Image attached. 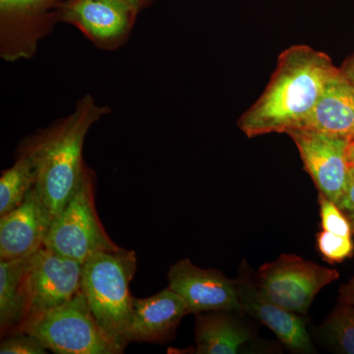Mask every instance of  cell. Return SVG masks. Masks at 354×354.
Instances as JSON below:
<instances>
[{
    "label": "cell",
    "mask_w": 354,
    "mask_h": 354,
    "mask_svg": "<svg viewBox=\"0 0 354 354\" xmlns=\"http://www.w3.org/2000/svg\"><path fill=\"white\" fill-rule=\"evenodd\" d=\"M337 67L322 51L290 46L278 58L270 83L257 102L239 118L249 138L297 129L315 106Z\"/></svg>",
    "instance_id": "1"
},
{
    "label": "cell",
    "mask_w": 354,
    "mask_h": 354,
    "mask_svg": "<svg viewBox=\"0 0 354 354\" xmlns=\"http://www.w3.org/2000/svg\"><path fill=\"white\" fill-rule=\"evenodd\" d=\"M111 111L92 94L84 95L68 115L37 130L20 144L34 160L35 187L53 218L62 211L80 183L87 165L83 149L88 131Z\"/></svg>",
    "instance_id": "2"
},
{
    "label": "cell",
    "mask_w": 354,
    "mask_h": 354,
    "mask_svg": "<svg viewBox=\"0 0 354 354\" xmlns=\"http://www.w3.org/2000/svg\"><path fill=\"white\" fill-rule=\"evenodd\" d=\"M137 270L134 251L116 247L100 251L83 263L82 291L106 337L124 351L133 299L129 286Z\"/></svg>",
    "instance_id": "3"
},
{
    "label": "cell",
    "mask_w": 354,
    "mask_h": 354,
    "mask_svg": "<svg viewBox=\"0 0 354 354\" xmlns=\"http://www.w3.org/2000/svg\"><path fill=\"white\" fill-rule=\"evenodd\" d=\"M95 176L86 165L77 186L62 211L51 221L44 247L83 263L100 251L118 247L102 227L95 206Z\"/></svg>",
    "instance_id": "4"
},
{
    "label": "cell",
    "mask_w": 354,
    "mask_h": 354,
    "mask_svg": "<svg viewBox=\"0 0 354 354\" xmlns=\"http://www.w3.org/2000/svg\"><path fill=\"white\" fill-rule=\"evenodd\" d=\"M24 332L55 353H122L95 321L82 290L64 304L32 317Z\"/></svg>",
    "instance_id": "5"
},
{
    "label": "cell",
    "mask_w": 354,
    "mask_h": 354,
    "mask_svg": "<svg viewBox=\"0 0 354 354\" xmlns=\"http://www.w3.org/2000/svg\"><path fill=\"white\" fill-rule=\"evenodd\" d=\"M337 270L291 254L266 263L254 277L260 292L288 311L304 316L319 291L339 279Z\"/></svg>",
    "instance_id": "6"
},
{
    "label": "cell",
    "mask_w": 354,
    "mask_h": 354,
    "mask_svg": "<svg viewBox=\"0 0 354 354\" xmlns=\"http://www.w3.org/2000/svg\"><path fill=\"white\" fill-rule=\"evenodd\" d=\"M139 13L120 0H57L59 23L73 26L104 51L120 50L128 43Z\"/></svg>",
    "instance_id": "7"
},
{
    "label": "cell",
    "mask_w": 354,
    "mask_h": 354,
    "mask_svg": "<svg viewBox=\"0 0 354 354\" xmlns=\"http://www.w3.org/2000/svg\"><path fill=\"white\" fill-rule=\"evenodd\" d=\"M58 23L57 0H0V57L30 59Z\"/></svg>",
    "instance_id": "8"
},
{
    "label": "cell",
    "mask_w": 354,
    "mask_h": 354,
    "mask_svg": "<svg viewBox=\"0 0 354 354\" xmlns=\"http://www.w3.org/2000/svg\"><path fill=\"white\" fill-rule=\"evenodd\" d=\"M286 134L297 145L319 193L339 205L348 185L349 138L309 129H293Z\"/></svg>",
    "instance_id": "9"
},
{
    "label": "cell",
    "mask_w": 354,
    "mask_h": 354,
    "mask_svg": "<svg viewBox=\"0 0 354 354\" xmlns=\"http://www.w3.org/2000/svg\"><path fill=\"white\" fill-rule=\"evenodd\" d=\"M82 270V263L58 255L46 247L32 254L28 268V320L64 304L80 292Z\"/></svg>",
    "instance_id": "10"
},
{
    "label": "cell",
    "mask_w": 354,
    "mask_h": 354,
    "mask_svg": "<svg viewBox=\"0 0 354 354\" xmlns=\"http://www.w3.org/2000/svg\"><path fill=\"white\" fill-rule=\"evenodd\" d=\"M169 286L183 298L189 314L230 310L242 312L236 279H228L218 270L201 269L189 259L169 268Z\"/></svg>",
    "instance_id": "11"
},
{
    "label": "cell",
    "mask_w": 354,
    "mask_h": 354,
    "mask_svg": "<svg viewBox=\"0 0 354 354\" xmlns=\"http://www.w3.org/2000/svg\"><path fill=\"white\" fill-rule=\"evenodd\" d=\"M236 283L242 312L269 328L291 353H315L301 315L288 311L265 297L256 286L252 272L245 263L242 265Z\"/></svg>",
    "instance_id": "12"
},
{
    "label": "cell",
    "mask_w": 354,
    "mask_h": 354,
    "mask_svg": "<svg viewBox=\"0 0 354 354\" xmlns=\"http://www.w3.org/2000/svg\"><path fill=\"white\" fill-rule=\"evenodd\" d=\"M36 187L17 208L0 216V261L29 257L44 247L53 221Z\"/></svg>",
    "instance_id": "13"
},
{
    "label": "cell",
    "mask_w": 354,
    "mask_h": 354,
    "mask_svg": "<svg viewBox=\"0 0 354 354\" xmlns=\"http://www.w3.org/2000/svg\"><path fill=\"white\" fill-rule=\"evenodd\" d=\"M188 314L189 310L183 298L169 288L153 297L134 298L127 330L128 344L169 339L181 319Z\"/></svg>",
    "instance_id": "14"
},
{
    "label": "cell",
    "mask_w": 354,
    "mask_h": 354,
    "mask_svg": "<svg viewBox=\"0 0 354 354\" xmlns=\"http://www.w3.org/2000/svg\"><path fill=\"white\" fill-rule=\"evenodd\" d=\"M297 129L354 136V86L342 69L330 75L315 106Z\"/></svg>",
    "instance_id": "15"
},
{
    "label": "cell",
    "mask_w": 354,
    "mask_h": 354,
    "mask_svg": "<svg viewBox=\"0 0 354 354\" xmlns=\"http://www.w3.org/2000/svg\"><path fill=\"white\" fill-rule=\"evenodd\" d=\"M237 311L216 310L196 314L195 353L236 354L253 342V333Z\"/></svg>",
    "instance_id": "16"
},
{
    "label": "cell",
    "mask_w": 354,
    "mask_h": 354,
    "mask_svg": "<svg viewBox=\"0 0 354 354\" xmlns=\"http://www.w3.org/2000/svg\"><path fill=\"white\" fill-rule=\"evenodd\" d=\"M31 256L21 259L0 261V329L2 337L24 332L29 317L28 268Z\"/></svg>",
    "instance_id": "17"
},
{
    "label": "cell",
    "mask_w": 354,
    "mask_h": 354,
    "mask_svg": "<svg viewBox=\"0 0 354 354\" xmlns=\"http://www.w3.org/2000/svg\"><path fill=\"white\" fill-rule=\"evenodd\" d=\"M37 181L34 160L19 146L12 167L4 169L0 176V216L17 208L24 201Z\"/></svg>",
    "instance_id": "18"
},
{
    "label": "cell",
    "mask_w": 354,
    "mask_h": 354,
    "mask_svg": "<svg viewBox=\"0 0 354 354\" xmlns=\"http://www.w3.org/2000/svg\"><path fill=\"white\" fill-rule=\"evenodd\" d=\"M324 341L335 351L354 354V306L339 301L321 328Z\"/></svg>",
    "instance_id": "19"
},
{
    "label": "cell",
    "mask_w": 354,
    "mask_h": 354,
    "mask_svg": "<svg viewBox=\"0 0 354 354\" xmlns=\"http://www.w3.org/2000/svg\"><path fill=\"white\" fill-rule=\"evenodd\" d=\"M317 247L324 259L330 264L341 263L353 255L351 236H342L326 230L317 234Z\"/></svg>",
    "instance_id": "20"
},
{
    "label": "cell",
    "mask_w": 354,
    "mask_h": 354,
    "mask_svg": "<svg viewBox=\"0 0 354 354\" xmlns=\"http://www.w3.org/2000/svg\"><path fill=\"white\" fill-rule=\"evenodd\" d=\"M318 200L323 230L342 236H351L353 228L351 223L337 205L324 196L322 193H319Z\"/></svg>",
    "instance_id": "21"
},
{
    "label": "cell",
    "mask_w": 354,
    "mask_h": 354,
    "mask_svg": "<svg viewBox=\"0 0 354 354\" xmlns=\"http://www.w3.org/2000/svg\"><path fill=\"white\" fill-rule=\"evenodd\" d=\"M46 351L43 342L26 332L6 335L0 344L1 354H44Z\"/></svg>",
    "instance_id": "22"
},
{
    "label": "cell",
    "mask_w": 354,
    "mask_h": 354,
    "mask_svg": "<svg viewBox=\"0 0 354 354\" xmlns=\"http://www.w3.org/2000/svg\"><path fill=\"white\" fill-rule=\"evenodd\" d=\"M337 207L348 218L354 234V167H349L348 189Z\"/></svg>",
    "instance_id": "23"
},
{
    "label": "cell",
    "mask_w": 354,
    "mask_h": 354,
    "mask_svg": "<svg viewBox=\"0 0 354 354\" xmlns=\"http://www.w3.org/2000/svg\"><path fill=\"white\" fill-rule=\"evenodd\" d=\"M341 301L353 305L354 306V277L351 279L348 285L342 286Z\"/></svg>",
    "instance_id": "24"
},
{
    "label": "cell",
    "mask_w": 354,
    "mask_h": 354,
    "mask_svg": "<svg viewBox=\"0 0 354 354\" xmlns=\"http://www.w3.org/2000/svg\"><path fill=\"white\" fill-rule=\"evenodd\" d=\"M120 1L129 4L130 6L134 7L136 10L141 12V11L145 10V9L152 6L155 0H120Z\"/></svg>",
    "instance_id": "25"
},
{
    "label": "cell",
    "mask_w": 354,
    "mask_h": 354,
    "mask_svg": "<svg viewBox=\"0 0 354 354\" xmlns=\"http://www.w3.org/2000/svg\"><path fill=\"white\" fill-rule=\"evenodd\" d=\"M348 160L349 167H354V136L348 139Z\"/></svg>",
    "instance_id": "26"
},
{
    "label": "cell",
    "mask_w": 354,
    "mask_h": 354,
    "mask_svg": "<svg viewBox=\"0 0 354 354\" xmlns=\"http://www.w3.org/2000/svg\"><path fill=\"white\" fill-rule=\"evenodd\" d=\"M342 70L344 72V74L348 77L349 80L351 81V83H353L354 86V58L346 68Z\"/></svg>",
    "instance_id": "27"
}]
</instances>
